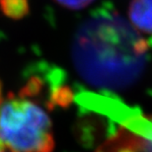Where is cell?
<instances>
[{
	"mask_svg": "<svg viewBox=\"0 0 152 152\" xmlns=\"http://www.w3.org/2000/svg\"><path fill=\"white\" fill-rule=\"evenodd\" d=\"M112 31V27L85 28L75 39L73 62L80 77L93 87L124 90L143 72L148 44L138 32Z\"/></svg>",
	"mask_w": 152,
	"mask_h": 152,
	"instance_id": "1",
	"label": "cell"
},
{
	"mask_svg": "<svg viewBox=\"0 0 152 152\" xmlns=\"http://www.w3.org/2000/svg\"><path fill=\"white\" fill-rule=\"evenodd\" d=\"M33 97L8 93L0 102V141L10 152H53V124Z\"/></svg>",
	"mask_w": 152,
	"mask_h": 152,
	"instance_id": "2",
	"label": "cell"
},
{
	"mask_svg": "<svg viewBox=\"0 0 152 152\" xmlns=\"http://www.w3.org/2000/svg\"><path fill=\"white\" fill-rule=\"evenodd\" d=\"M129 18L138 33L152 35V0H132L129 6Z\"/></svg>",
	"mask_w": 152,
	"mask_h": 152,
	"instance_id": "3",
	"label": "cell"
},
{
	"mask_svg": "<svg viewBox=\"0 0 152 152\" xmlns=\"http://www.w3.org/2000/svg\"><path fill=\"white\" fill-rule=\"evenodd\" d=\"M29 0H0V12L6 18L19 21L30 14Z\"/></svg>",
	"mask_w": 152,
	"mask_h": 152,
	"instance_id": "4",
	"label": "cell"
},
{
	"mask_svg": "<svg viewBox=\"0 0 152 152\" xmlns=\"http://www.w3.org/2000/svg\"><path fill=\"white\" fill-rule=\"evenodd\" d=\"M53 1L68 10H81L89 6L95 0H53Z\"/></svg>",
	"mask_w": 152,
	"mask_h": 152,
	"instance_id": "5",
	"label": "cell"
},
{
	"mask_svg": "<svg viewBox=\"0 0 152 152\" xmlns=\"http://www.w3.org/2000/svg\"><path fill=\"white\" fill-rule=\"evenodd\" d=\"M2 82H1V80H0V102L2 101L3 100V98H4V97H3V93H2Z\"/></svg>",
	"mask_w": 152,
	"mask_h": 152,
	"instance_id": "6",
	"label": "cell"
},
{
	"mask_svg": "<svg viewBox=\"0 0 152 152\" xmlns=\"http://www.w3.org/2000/svg\"><path fill=\"white\" fill-rule=\"evenodd\" d=\"M0 152H6V151H5V149H4V150H0Z\"/></svg>",
	"mask_w": 152,
	"mask_h": 152,
	"instance_id": "7",
	"label": "cell"
}]
</instances>
